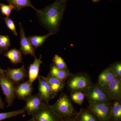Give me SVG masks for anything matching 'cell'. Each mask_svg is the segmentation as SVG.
I'll use <instances>...</instances> for the list:
<instances>
[{"label":"cell","mask_w":121,"mask_h":121,"mask_svg":"<svg viewBox=\"0 0 121 121\" xmlns=\"http://www.w3.org/2000/svg\"><path fill=\"white\" fill-rule=\"evenodd\" d=\"M78 121H99L97 117L89 109L81 108L76 115Z\"/></svg>","instance_id":"obj_20"},{"label":"cell","mask_w":121,"mask_h":121,"mask_svg":"<svg viewBox=\"0 0 121 121\" xmlns=\"http://www.w3.org/2000/svg\"><path fill=\"white\" fill-rule=\"evenodd\" d=\"M37 78L39 81L38 90L39 93H38L44 102L49 104L50 100L52 99L50 86L45 77L43 76L39 75Z\"/></svg>","instance_id":"obj_12"},{"label":"cell","mask_w":121,"mask_h":121,"mask_svg":"<svg viewBox=\"0 0 121 121\" xmlns=\"http://www.w3.org/2000/svg\"><path fill=\"white\" fill-rule=\"evenodd\" d=\"M117 76L121 78V61H118L112 64L109 67Z\"/></svg>","instance_id":"obj_28"},{"label":"cell","mask_w":121,"mask_h":121,"mask_svg":"<svg viewBox=\"0 0 121 121\" xmlns=\"http://www.w3.org/2000/svg\"><path fill=\"white\" fill-rule=\"evenodd\" d=\"M106 87L112 101L121 99V78L117 76Z\"/></svg>","instance_id":"obj_13"},{"label":"cell","mask_w":121,"mask_h":121,"mask_svg":"<svg viewBox=\"0 0 121 121\" xmlns=\"http://www.w3.org/2000/svg\"><path fill=\"white\" fill-rule=\"evenodd\" d=\"M33 91V83L28 80L20 83L15 86V95L16 98L25 101L29 96L32 95Z\"/></svg>","instance_id":"obj_10"},{"label":"cell","mask_w":121,"mask_h":121,"mask_svg":"<svg viewBox=\"0 0 121 121\" xmlns=\"http://www.w3.org/2000/svg\"><path fill=\"white\" fill-rule=\"evenodd\" d=\"M20 33V44L21 52L24 55H30L33 57H35V49L30 43L27 37H26L23 27L21 23H19Z\"/></svg>","instance_id":"obj_11"},{"label":"cell","mask_w":121,"mask_h":121,"mask_svg":"<svg viewBox=\"0 0 121 121\" xmlns=\"http://www.w3.org/2000/svg\"><path fill=\"white\" fill-rule=\"evenodd\" d=\"M0 86L5 97L7 107L12 105L16 97L15 93L16 85L4 73L0 75Z\"/></svg>","instance_id":"obj_6"},{"label":"cell","mask_w":121,"mask_h":121,"mask_svg":"<svg viewBox=\"0 0 121 121\" xmlns=\"http://www.w3.org/2000/svg\"><path fill=\"white\" fill-rule=\"evenodd\" d=\"M92 0L94 2H97L99 1V0Z\"/></svg>","instance_id":"obj_34"},{"label":"cell","mask_w":121,"mask_h":121,"mask_svg":"<svg viewBox=\"0 0 121 121\" xmlns=\"http://www.w3.org/2000/svg\"><path fill=\"white\" fill-rule=\"evenodd\" d=\"M5 103L2 101L0 95V109H4V108Z\"/></svg>","instance_id":"obj_31"},{"label":"cell","mask_w":121,"mask_h":121,"mask_svg":"<svg viewBox=\"0 0 121 121\" xmlns=\"http://www.w3.org/2000/svg\"><path fill=\"white\" fill-rule=\"evenodd\" d=\"M53 63L59 69L69 71L67 65L63 59L58 55L56 54L52 59Z\"/></svg>","instance_id":"obj_24"},{"label":"cell","mask_w":121,"mask_h":121,"mask_svg":"<svg viewBox=\"0 0 121 121\" xmlns=\"http://www.w3.org/2000/svg\"><path fill=\"white\" fill-rule=\"evenodd\" d=\"M59 0L62 1H64V2H66L68 0Z\"/></svg>","instance_id":"obj_35"},{"label":"cell","mask_w":121,"mask_h":121,"mask_svg":"<svg viewBox=\"0 0 121 121\" xmlns=\"http://www.w3.org/2000/svg\"><path fill=\"white\" fill-rule=\"evenodd\" d=\"M11 45L10 39L8 36L0 35V48L3 51H7Z\"/></svg>","instance_id":"obj_26"},{"label":"cell","mask_w":121,"mask_h":121,"mask_svg":"<svg viewBox=\"0 0 121 121\" xmlns=\"http://www.w3.org/2000/svg\"><path fill=\"white\" fill-rule=\"evenodd\" d=\"M35 121L33 120V119L31 117V119H29V120H28V121Z\"/></svg>","instance_id":"obj_33"},{"label":"cell","mask_w":121,"mask_h":121,"mask_svg":"<svg viewBox=\"0 0 121 121\" xmlns=\"http://www.w3.org/2000/svg\"><path fill=\"white\" fill-rule=\"evenodd\" d=\"M45 78L51 88L52 99H53L64 88L65 81L59 80L48 75Z\"/></svg>","instance_id":"obj_14"},{"label":"cell","mask_w":121,"mask_h":121,"mask_svg":"<svg viewBox=\"0 0 121 121\" xmlns=\"http://www.w3.org/2000/svg\"><path fill=\"white\" fill-rule=\"evenodd\" d=\"M121 99L113 101L109 121H121Z\"/></svg>","instance_id":"obj_18"},{"label":"cell","mask_w":121,"mask_h":121,"mask_svg":"<svg viewBox=\"0 0 121 121\" xmlns=\"http://www.w3.org/2000/svg\"><path fill=\"white\" fill-rule=\"evenodd\" d=\"M72 74L69 71L59 69L52 63L50 65V70L48 75L59 80L65 81Z\"/></svg>","instance_id":"obj_17"},{"label":"cell","mask_w":121,"mask_h":121,"mask_svg":"<svg viewBox=\"0 0 121 121\" xmlns=\"http://www.w3.org/2000/svg\"><path fill=\"white\" fill-rule=\"evenodd\" d=\"M89 103H111L112 102L105 86L97 82L83 92Z\"/></svg>","instance_id":"obj_2"},{"label":"cell","mask_w":121,"mask_h":121,"mask_svg":"<svg viewBox=\"0 0 121 121\" xmlns=\"http://www.w3.org/2000/svg\"><path fill=\"white\" fill-rule=\"evenodd\" d=\"M3 52V51L2 50H1L0 48V54H1L2 52Z\"/></svg>","instance_id":"obj_36"},{"label":"cell","mask_w":121,"mask_h":121,"mask_svg":"<svg viewBox=\"0 0 121 121\" xmlns=\"http://www.w3.org/2000/svg\"><path fill=\"white\" fill-rule=\"evenodd\" d=\"M4 70L1 69V68L0 67V75L2 74V73H4Z\"/></svg>","instance_id":"obj_32"},{"label":"cell","mask_w":121,"mask_h":121,"mask_svg":"<svg viewBox=\"0 0 121 121\" xmlns=\"http://www.w3.org/2000/svg\"><path fill=\"white\" fill-rule=\"evenodd\" d=\"M0 9L2 15H5L6 17H9L14 8L10 4L7 5L4 4L0 3Z\"/></svg>","instance_id":"obj_27"},{"label":"cell","mask_w":121,"mask_h":121,"mask_svg":"<svg viewBox=\"0 0 121 121\" xmlns=\"http://www.w3.org/2000/svg\"><path fill=\"white\" fill-rule=\"evenodd\" d=\"M31 117L35 121H63V120L55 112L51 105L45 102Z\"/></svg>","instance_id":"obj_5"},{"label":"cell","mask_w":121,"mask_h":121,"mask_svg":"<svg viewBox=\"0 0 121 121\" xmlns=\"http://www.w3.org/2000/svg\"><path fill=\"white\" fill-rule=\"evenodd\" d=\"M52 35V33L48 32L45 35L32 36H29L27 38L33 48L35 50L37 48L42 46L46 39Z\"/></svg>","instance_id":"obj_22"},{"label":"cell","mask_w":121,"mask_h":121,"mask_svg":"<svg viewBox=\"0 0 121 121\" xmlns=\"http://www.w3.org/2000/svg\"><path fill=\"white\" fill-rule=\"evenodd\" d=\"M117 77L113 71L108 67L99 74L98 77L97 83L101 86H106Z\"/></svg>","instance_id":"obj_16"},{"label":"cell","mask_w":121,"mask_h":121,"mask_svg":"<svg viewBox=\"0 0 121 121\" xmlns=\"http://www.w3.org/2000/svg\"><path fill=\"white\" fill-rule=\"evenodd\" d=\"M51 106L55 112L63 120L74 117L78 113L70 98L64 93L61 94L56 102Z\"/></svg>","instance_id":"obj_3"},{"label":"cell","mask_w":121,"mask_h":121,"mask_svg":"<svg viewBox=\"0 0 121 121\" xmlns=\"http://www.w3.org/2000/svg\"><path fill=\"white\" fill-rule=\"evenodd\" d=\"M63 121H78L76 115L74 117L69 118H67V119H64Z\"/></svg>","instance_id":"obj_30"},{"label":"cell","mask_w":121,"mask_h":121,"mask_svg":"<svg viewBox=\"0 0 121 121\" xmlns=\"http://www.w3.org/2000/svg\"></svg>","instance_id":"obj_37"},{"label":"cell","mask_w":121,"mask_h":121,"mask_svg":"<svg viewBox=\"0 0 121 121\" xmlns=\"http://www.w3.org/2000/svg\"><path fill=\"white\" fill-rule=\"evenodd\" d=\"M93 84L90 76L85 73L73 74L69 76L66 85L70 91H80L83 92Z\"/></svg>","instance_id":"obj_4"},{"label":"cell","mask_w":121,"mask_h":121,"mask_svg":"<svg viewBox=\"0 0 121 121\" xmlns=\"http://www.w3.org/2000/svg\"><path fill=\"white\" fill-rule=\"evenodd\" d=\"M4 56L13 64L22 63V52L20 50L16 48L7 51V52L5 53Z\"/></svg>","instance_id":"obj_21"},{"label":"cell","mask_w":121,"mask_h":121,"mask_svg":"<svg viewBox=\"0 0 121 121\" xmlns=\"http://www.w3.org/2000/svg\"><path fill=\"white\" fill-rule=\"evenodd\" d=\"M35 58L34 62L29 67L28 80L32 83L38 78L40 67L43 63V61L41 60V55H40L39 59H37L36 56Z\"/></svg>","instance_id":"obj_15"},{"label":"cell","mask_w":121,"mask_h":121,"mask_svg":"<svg viewBox=\"0 0 121 121\" xmlns=\"http://www.w3.org/2000/svg\"><path fill=\"white\" fill-rule=\"evenodd\" d=\"M9 4L12 5L16 11H20L26 7H30L34 9L36 12H39L38 10L34 7L31 3L30 0H6Z\"/></svg>","instance_id":"obj_19"},{"label":"cell","mask_w":121,"mask_h":121,"mask_svg":"<svg viewBox=\"0 0 121 121\" xmlns=\"http://www.w3.org/2000/svg\"><path fill=\"white\" fill-rule=\"evenodd\" d=\"M4 22L8 28L11 30L15 35L17 36V33L16 29L15 23L9 17H5L4 18Z\"/></svg>","instance_id":"obj_29"},{"label":"cell","mask_w":121,"mask_h":121,"mask_svg":"<svg viewBox=\"0 0 121 121\" xmlns=\"http://www.w3.org/2000/svg\"><path fill=\"white\" fill-rule=\"evenodd\" d=\"M25 101V105L22 109L31 116L39 109L44 103L39 93L30 95Z\"/></svg>","instance_id":"obj_8"},{"label":"cell","mask_w":121,"mask_h":121,"mask_svg":"<svg viewBox=\"0 0 121 121\" xmlns=\"http://www.w3.org/2000/svg\"><path fill=\"white\" fill-rule=\"evenodd\" d=\"M25 113V111L22 109L7 112L0 113V121Z\"/></svg>","instance_id":"obj_25"},{"label":"cell","mask_w":121,"mask_h":121,"mask_svg":"<svg viewBox=\"0 0 121 121\" xmlns=\"http://www.w3.org/2000/svg\"><path fill=\"white\" fill-rule=\"evenodd\" d=\"M112 103H89L88 109L95 115L99 121H109Z\"/></svg>","instance_id":"obj_7"},{"label":"cell","mask_w":121,"mask_h":121,"mask_svg":"<svg viewBox=\"0 0 121 121\" xmlns=\"http://www.w3.org/2000/svg\"><path fill=\"white\" fill-rule=\"evenodd\" d=\"M4 73L16 85L23 82L28 76L26 68L24 65L18 68H8L6 70H4Z\"/></svg>","instance_id":"obj_9"},{"label":"cell","mask_w":121,"mask_h":121,"mask_svg":"<svg viewBox=\"0 0 121 121\" xmlns=\"http://www.w3.org/2000/svg\"><path fill=\"white\" fill-rule=\"evenodd\" d=\"M85 98L84 93L80 91H71L70 94V99L75 103L79 105H82Z\"/></svg>","instance_id":"obj_23"},{"label":"cell","mask_w":121,"mask_h":121,"mask_svg":"<svg viewBox=\"0 0 121 121\" xmlns=\"http://www.w3.org/2000/svg\"><path fill=\"white\" fill-rule=\"evenodd\" d=\"M66 9V2L56 0L36 13L41 25L53 35L58 31Z\"/></svg>","instance_id":"obj_1"}]
</instances>
